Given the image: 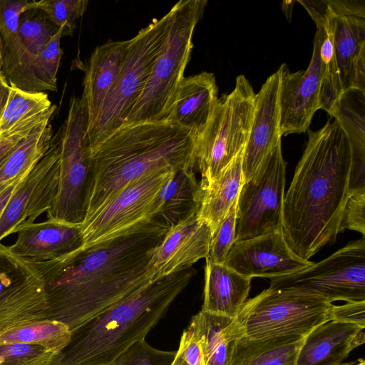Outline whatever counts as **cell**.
Here are the masks:
<instances>
[{
	"mask_svg": "<svg viewBox=\"0 0 365 365\" xmlns=\"http://www.w3.org/2000/svg\"><path fill=\"white\" fill-rule=\"evenodd\" d=\"M168 230L152 220L106 243L31 264L44 284L47 319L61 322L73 331L158 279L150 251Z\"/></svg>",
	"mask_w": 365,
	"mask_h": 365,
	"instance_id": "obj_1",
	"label": "cell"
},
{
	"mask_svg": "<svg viewBox=\"0 0 365 365\" xmlns=\"http://www.w3.org/2000/svg\"><path fill=\"white\" fill-rule=\"evenodd\" d=\"M308 141L283 202L284 237L309 260L335 242L344 205L351 195V150L339 122L308 130Z\"/></svg>",
	"mask_w": 365,
	"mask_h": 365,
	"instance_id": "obj_2",
	"label": "cell"
},
{
	"mask_svg": "<svg viewBox=\"0 0 365 365\" xmlns=\"http://www.w3.org/2000/svg\"><path fill=\"white\" fill-rule=\"evenodd\" d=\"M195 143L191 132L170 121L122 125L91 148L86 216L124 185L150 172L194 170Z\"/></svg>",
	"mask_w": 365,
	"mask_h": 365,
	"instance_id": "obj_3",
	"label": "cell"
},
{
	"mask_svg": "<svg viewBox=\"0 0 365 365\" xmlns=\"http://www.w3.org/2000/svg\"><path fill=\"white\" fill-rule=\"evenodd\" d=\"M192 267L155 279L72 331L49 365H110L148 333L195 274Z\"/></svg>",
	"mask_w": 365,
	"mask_h": 365,
	"instance_id": "obj_4",
	"label": "cell"
},
{
	"mask_svg": "<svg viewBox=\"0 0 365 365\" xmlns=\"http://www.w3.org/2000/svg\"><path fill=\"white\" fill-rule=\"evenodd\" d=\"M206 0H180L168 11L166 33L145 88L125 124L166 121L190 59L192 36Z\"/></svg>",
	"mask_w": 365,
	"mask_h": 365,
	"instance_id": "obj_5",
	"label": "cell"
},
{
	"mask_svg": "<svg viewBox=\"0 0 365 365\" xmlns=\"http://www.w3.org/2000/svg\"><path fill=\"white\" fill-rule=\"evenodd\" d=\"M323 26L319 105L329 113L344 92L365 91L364 0H327Z\"/></svg>",
	"mask_w": 365,
	"mask_h": 365,
	"instance_id": "obj_6",
	"label": "cell"
},
{
	"mask_svg": "<svg viewBox=\"0 0 365 365\" xmlns=\"http://www.w3.org/2000/svg\"><path fill=\"white\" fill-rule=\"evenodd\" d=\"M333 306L322 298L282 289H266L246 301L231 322V332L248 339L306 337L331 321Z\"/></svg>",
	"mask_w": 365,
	"mask_h": 365,
	"instance_id": "obj_7",
	"label": "cell"
},
{
	"mask_svg": "<svg viewBox=\"0 0 365 365\" xmlns=\"http://www.w3.org/2000/svg\"><path fill=\"white\" fill-rule=\"evenodd\" d=\"M255 94L246 77L240 75L232 91L218 98L209 124L195 143V168L201 175V186L210 184L243 151Z\"/></svg>",
	"mask_w": 365,
	"mask_h": 365,
	"instance_id": "obj_8",
	"label": "cell"
},
{
	"mask_svg": "<svg viewBox=\"0 0 365 365\" xmlns=\"http://www.w3.org/2000/svg\"><path fill=\"white\" fill-rule=\"evenodd\" d=\"M168 14L154 19L133 38L120 71L93 123L86 129L90 148L120 127L143 93L166 33Z\"/></svg>",
	"mask_w": 365,
	"mask_h": 365,
	"instance_id": "obj_9",
	"label": "cell"
},
{
	"mask_svg": "<svg viewBox=\"0 0 365 365\" xmlns=\"http://www.w3.org/2000/svg\"><path fill=\"white\" fill-rule=\"evenodd\" d=\"M87 116L81 98L72 97L66 119L55 135L59 145L57 195L47 212L50 220L81 225L91 180V148L86 141Z\"/></svg>",
	"mask_w": 365,
	"mask_h": 365,
	"instance_id": "obj_10",
	"label": "cell"
},
{
	"mask_svg": "<svg viewBox=\"0 0 365 365\" xmlns=\"http://www.w3.org/2000/svg\"><path fill=\"white\" fill-rule=\"evenodd\" d=\"M174 171L153 170L114 192L84 218L81 248L106 243L151 222L155 199Z\"/></svg>",
	"mask_w": 365,
	"mask_h": 365,
	"instance_id": "obj_11",
	"label": "cell"
},
{
	"mask_svg": "<svg viewBox=\"0 0 365 365\" xmlns=\"http://www.w3.org/2000/svg\"><path fill=\"white\" fill-rule=\"evenodd\" d=\"M269 288L307 294L329 303L365 301L364 237L304 269L271 279Z\"/></svg>",
	"mask_w": 365,
	"mask_h": 365,
	"instance_id": "obj_12",
	"label": "cell"
},
{
	"mask_svg": "<svg viewBox=\"0 0 365 365\" xmlns=\"http://www.w3.org/2000/svg\"><path fill=\"white\" fill-rule=\"evenodd\" d=\"M286 163L278 143L237 199L235 241L282 231Z\"/></svg>",
	"mask_w": 365,
	"mask_h": 365,
	"instance_id": "obj_13",
	"label": "cell"
},
{
	"mask_svg": "<svg viewBox=\"0 0 365 365\" xmlns=\"http://www.w3.org/2000/svg\"><path fill=\"white\" fill-rule=\"evenodd\" d=\"M48 302L36 269L0 242V334L47 319Z\"/></svg>",
	"mask_w": 365,
	"mask_h": 365,
	"instance_id": "obj_14",
	"label": "cell"
},
{
	"mask_svg": "<svg viewBox=\"0 0 365 365\" xmlns=\"http://www.w3.org/2000/svg\"><path fill=\"white\" fill-rule=\"evenodd\" d=\"M59 145L53 135L51 147L19 183L0 217V242L52 207L58 190Z\"/></svg>",
	"mask_w": 365,
	"mask_h": 365,
	"instance_id": "obj_15",
	"label": "cell"
},
{
	"mask_svg": "<svg viewBox=\"0 0 365 365\" xmlns=\"http://www.w3.org/2000/svg\"><path fill=\"white\" fill-rule=\"evenodd\" d=\"M324 36V26H317L312 56L306 70L291 72L286 63L279 68L282 135L307 131L314 114L320 109L322 77L320 48Z\"/></svg>",
	"mask_w": 365,
	"mask_h": 365,
	"instance_id": "obj_16",
	"label": "cell"
},
{
	"mask_svg": "<svg viewBox=\"0 0 365 365\" xmlns=\"http://www.w3.org/2000/svg\"><path fill=\"white\" fill-rule=\"evenodd\" d=\"M313 264L295 254L282 231L235 241L224 263L251 279H269L299 272Z\"/></svg>",
	"mask_w": 365,
	"mask_h": 365,
	"instance_id": "obj_17",
	"label": "cell"
},
{
	"mask_svg": "<svg viewBox=\"0 0 365 365\" xmlns=\"http://www.w3.org/2000/svg\"><path fill=\"white\" fill-rule=\"evenodd\" d=\"M212 230L198 213L170 228L150 251V265L159 279L188 268L209 254Z\"/></svg>",
	"mask_w": 365,
	"mask_h": 365,
	"instance_id": "obj_18",
	"label": "cell"
},
{
	"mask_svg": "<svg viewBox=\"0 0 365 365\" xmlns=\"http://www.w3.org/2000/svg\"><path fill=\"white\" fill-rule=\"evenodd\" d=\"M279 88L278 68L255 94L253 119L242 154L244 182L255 175L274 148L281 143Z\"/></svg>",
	"mask_w": 365,
	"mask_h": 365,
	"instance_id": "obj_19",
	"label": "cell"
},
{
	"mask_svg": "<svg viewBox=\"0 0 365 365\" xmlns=\"http://www.w3.org/2000/svg\"><path fill=\"white\" fill-rule=\"evenodd\" d=\"M18 237L9 250L21 260L40 263L57 259L83 245L81 225L48 219L21 227Z\"/></svg>",
	"mask_w": 365,
	"mask_h": 365,
	"instance_id": "obj_20",
	"label": "cell"
},
{
	"mask_svg": "<svg viewBox=\"0 0 365 365\" xmlns=\"http://www.w3.org/2000/svg\"><path fill=\"white\" fill-rule=\"evenodd\" d=\"M215 75L202 71L185 77L167 119L187 129L197 140L209 124L218 101Z\"/></svg>",
	"mask_w": 365,
	"mask_h": 365,
	"instance_id": "obj_21",
	"label": "cell"
},
{
	"mask_svg": "<svg viewBox=\"0 0 365 365\" xmlns=\"http://www.w3.org/2000/svg\"><path fill=\"white\" fill-rule=\"evenodd\" d=\"M364 328L353 324L329 321L304 339L296 365H339L365 341Z\"/></svg>",
	"mask_w": 365,
	"mask_h": 365,
	"instance_id": "obj_22",
	"label": "cell"
},
{
	"mask_svg": "<svg viewBox=\"0 0 365 365\" xmlns=\"http://www.w3.org/2000/svg\"><path fill=\"white\" fill-rule=\"evenodd\" d=\"M129 40H108L93 51L85 70L83 102L88 128L95 121L99 110L120 71Z\"/></svg>",
	"mask_w": 365,
	"mask_h": 365,
	"instance_id": "obj_23",
	"label": "cell"
},
{
	"mask_svg": "<svg viewBox=\"0 0 365 365\" xmlns=\"http://www.w3.org/2000/svg\"><path fill=\"white\" fill-rule=\"evenodd\" d=\"M252 279L206 260L201 311L235 319L247 300Z\"/></svg>",
	"mask_w": 365,
	"mask_h": 365,
	"instance_id": "obj_24",
	"label": "cell"
},
{
	"mask_svg": "<svg viewBox=\"0 0 365 365\" xmlns=\"http://www.w3.org/2000/svg\"><path fill=\"white\" fill-rule=\"evenodd\" d=\"M329 114L339 122L350 143L351 194L365 190V91L351 89L344 92Z\"/></svg>",
	"mask_w": 365,
	"mask_h": 365,
	"instance_id": "obj_25",
	"label": "cell"
},
{
	"mask_svg": "<svg viewBox=\"0 0 365 365\" xmlns=\"http://www.w3.org/2000/svg\"><path fill=\"white\" fill-rule=\"evenodd\" d=\"M202 190L193 169L174 171L154 202L152 220L168 230L198 213Z\"/></svg>",
	"mask_w": 365,
	"mask_h": 365,
	"instance_id": "obj_26",
	"label": "cell"
},
{
	"mask_svg": "<svg viewBox=\"0 0 365 365\" xmlns=\"http://www.w3.org/2000/svg\"><path fill=\"white\" fill-rule=\"evenodd\" d=\"M305 337L232 340L225 365H296Z\"/></svg>",
	"mask_w": 365,
	"mask_h": 365,
	"instance_id": "obj_27",
	"label": "cell"
},
{
	"mask_svg": "<svg viewBox=\"0 0 365 365\" xmlns=\"http://www.w3.org/2000/svg\"><path fill=\"white\" fill-rule=\"evenodd\" d=\"M242 154L240 152L210 184L200 185L202 195L198 215L210 225L212 234L237 200L244 183Z\"/></svg>",
	"mask_w": 365,
	"mask_h": 365,
	"instance_id": "obj_28",
	"label": "cell"
},
{
	"mask_svg": "<svg viewBox=\"0 0 365 365\" xmlns=\"http://www.w3.org/2000/svg\"><path fill=\"white\" fill-rule=\"evenodd\" d=\"M50 120L36 126L0 165V193L24 179L49 149L53 138Z\"/></svg>",
	"mask_w": 365,
	"mask_h": 365,
	"instance_id": "obj_29",
	"label": "cell"
},
{
	"mask_svg": "<svg viewBox=\"0 0 365 365\" xmlns=\"http://www.w3.org/2000/svg\"><path fill=\"white\" fill-rule=\"evenodd\" d=\"M61 28L56 26L35 6L33 1L19 17V51L12 69L6 77L9 80L35 58L54 37Z\"/></svg>",
	"mask_w": 365,
	"mask_h": 365,
	"instance_id": "obj_30",
	"label": "cell"
},
{
	"mask_svg": "<svg viewBox=\"0 0 365 365\" xmlns=\"http://www.w3.org/2000/svg\"><path fill=\"white\" fill-rule=\"evenodd\" d=\"M61 28L44 48L19 73L8 80L10 85L29 93L57 91V73L63 54Z\"/></svg>",
	"mask_w": 365,
	"mask_h": 365,
	"instance_id": "obj_31",
	"label": "cell"
},
{
	"mask_svg": "<svg viewBox=\"0 0 365 365\" xmlns=\"http://www.w3.org/2000/svg\"><path fill=\"white\" fill-rule=\"evenodd\" d=\"M232 320L202 311L192 317L187 328L199 339L206 365H225L231 343L235 339L230 331Z\"/></svg>",
	"mask_w": 365,
	"mask_h": 365,
	"instance_id": "obj_32",
	"label": "cell"
},
{
	"mask_svg": "<svg viewBox=\"0 0 365 365\" xmlns=\"http://www.w3.org/2000/svg\"><path fill=\"white\" fill-rule=\"evenodd\" d=\"M71 334L67 324L53 319H41L1 333L0 344H36L57 354L69 344Z\"/></svg>",
	"mask_w": 365,
	"mask_h": 365,
	"instance_id": "obj_33",
	"label": "cell"
},
{
	"mask_svg": "<svg viewBox=\"0 0 365 365\" xmlns=\"http://www.w3.org/2000/svg\"><path fill=\"white\" fill-rule=\"evenodd\" d=\"M10 86L9 101L0 120V133L22 120L47 112L52 106L46 92L29 93Z\"/></svg>",
	"mask_w": 365,
	"mask_h": 365,
	"instance_id": "obj_34",
	"label": "cell"
},
{
	"mask_svg": "<svg viewBox=\"0 0 365 365\" xmlns=\"http://www.w3.org/2000/svg\"><path fill=\"white\" fill-rule=\"evenodd\" d=\"M30 1L0 0V37L4 54L2 72L6 78L12 69L19 51V17L28 8Z\"/></svg>",
	"mask_w": 365,
	"mask_h": 365,
	"instance_id": "obj_35",
	"label": "cell"
},
{
	"mask_svg": "<svg viewBox=\"0 0 365 365\" xmlns=\"http://www.w3.org/2000/svg\"><path fill=\"white\" fill-rule=\"evenodd\" d=\"M58 27L63 28L62 36L72 35L76 21L87 9V0H40L33 1Z\"/></svg>",
	"mask_w": 365,
	"mask_h": 365,
	"instance_id": "obj_36",
	"label": "cell"
},
{
	"mask_svg": "<svg viewBox=\"0 0 365 365\" xmlns=\"http://www.w3.org/2000/svg\"><path fill=\"white\" fill-rule=\"evenodd\" d=\"M56 355L36 344H0V365H49Z\"/></svg>",
	"mask_w": 365,
	"mask_h": 365,
	"instance_id": "obj_37",
	"label": "cell"
},
{
	"mask_svg": "<svg viewBox=\"0 0 365 365\" xmlns=\"http://www.w3.org/2000/svg\"><path fill=\"white\" fill-rule=\"evenodd\" d=\"M237 205V200L214 231L211 237L209 254L205 259L207 261L224 264L228 252L235 241Z\"/></svg>",
	"mask_w": 365,
	"mask_h": 365,
	"instance_id": "obj_38",
	"label": "cell"
},
{
	"mask_svg": "<svg viewBox=\"0 0 365 365\" xmlns=\"http://www.w3.org/2000/svg\"><path fill=\"white\" fill-rule=\"evenodd\" d=\"M175 355L176 351L157 349L143 339L130 346L110 365H171Z\"/></svg>",
	"mask_w": 365,
	"mask_h": 365,
	"instance_id": "obj_39",
	"label": "cell"
},
{
	"mask_svg": "<svg viewBox=\"0 0 365 365\" xmlns=\"http://www.w3.org/2000/svg\"><path fill=\"white\" fill-rule=\"evenodd\" d=\"M56 108V105H52L47 112L22 120L11 130L0 133V165L36 126L51 118Z\"/></svg>",
	"mask_w": 365,
	"mask_h": 365,
	"instance_id": "obj_40",
	"label": "cell"
},
{
	"mask_svg": "<svg viewBox=\"0 0 365 365\" xmlns=\"http://www.w3.org/2000/svg\"><path fill=\"white\" fill-rule=\"evenodd\" d=\"M345 230L356 231L365 237V190L352 193L343 209L339 233Z\"/></svg>",
	"mask_w": 365,
	"mask_h": 365,
	"instance_id": "obj_41",
	"label": "cell"
},
{
	"mask_svg": "<svg viewBox=\"0 0 365 365\" xmlns=\"http://www.w3.org/2000/svg\"><path fill=\"white\" fill-rule=\"evenodd\" d=\"M331 321L349 323L365 327V301L346 302L334 305L331 309Z\"/></svg>",
	"mask_w": 365,
	"mask_h": 365,
	"instance_id": "obj_42",
	"label": "cell"
},
{
	"mask_svg": "<svg viewBox=\"0 0 365 365\" xmlns=\"http://www.w3.org/2000/svg\"><path fill=\"white\" fill-rule=\"evenodd\" d=\"M302 4L314 21L316 26H323L327 14V0L297 1Z\"/></svg>",
	"mask_w": 365,
	"mask_h": 365,
	"instance_id": "obj_43",
	"label": "cell"
},
{
	"mask_svg": "<svg viewBox=\"0 0 365 365\" xmlns=\"http://www.w3.org/2000/svg\"><path fill=\"white\" fill-rule=\"evenodd\" d=\"M11 92V86L4 75L0 73V120L9 101Z\"/></svg>",
	"mask_w": 365,
	"mask_h": 365,
	"instance_id": "obj_44",
	"label": "cell"
},
{
	"mask_svg": "<svg viewBox=\"0 0 365 365\" xmlns=\"http://www.w3.org/2000/svg\"><path fill=\"white\" fill-rule=\"evenodd\" d=\"M22 180H18L12 183L9 187H7L2 192L0 193V217L2 215L5 209V207L9 202L11 195L14 192L17 185Z\"/></svg>",
	"mask_w": 365,
	"mask_h": 365,
	"instance_id": "obj_45",
	"label": "cell"
},
{
	"mask_svg": "<svg viewBox=\"0 0 365 365\" xmlns=\"http://www.w3.org/2000/svg\"><path fill=\"white\" fill-rule=\"evenodd\" d=\"M171 365H190L182 356H181L176 351V355L171 364Z\"/></svg>",
	"mask_w": 365,
	"mask_h": 365,
	"instance_id": "obj_46",
	"label": "cell"
},
{
	"mask_svg": "<svg viewBox=\"0 0 365 365\" xmlns=\"http://www.w3.org/2000/svg\"><path fill=\"white\" fill-rule=\"evenodd\" d=\"M339 365H365V361L363 359H358L356 361L343 362Z\"/></svg>",
	"mask_w": 365,
	"mask_h": 365,
	"instance_id": "obj_47",
	"label": "cell"
},
{
	"mask_svg": "<svg viewBox=\"0 0 365 365\" xmlns=\"http://www.w3.org/2000/svg\"><path fill=\"white\" fill-rule=\"evenodd\" d=\"M3 46H2V42H1V37H0V73H3L2 72V67H3Z\"/></svg>",
	"mask_w": 365,
	"mask_h": 365,
	"instance_id": "obj_48",
	"label": "cell"
}]
</instances>
